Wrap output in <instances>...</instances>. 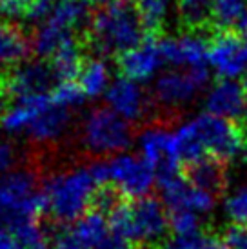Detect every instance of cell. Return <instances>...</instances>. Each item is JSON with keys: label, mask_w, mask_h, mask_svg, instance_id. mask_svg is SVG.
I'll return each instance as SVG.
<instances>
[{"label": "cell", "mask_w": 247, "mask_h": 249, "mask_svg": "<svg viewBox=\"0 0 247 249\" xmlns=\"http://www.w3.org/2000/svg\"><path fill=\"white\" fill-rule=\"evenodd\" d=\"M78 36L86 51H91L98 58H115L127 49L137 48L145 38V31L133 0H118L91 15L88 26Z\"/></svg>", "instance_id": "1"}, {"label": "cell", "mask_w": 247, "mask_h": 249, "mask_svg": "<svg viewBox=\"0 0 247 249\" xmlns=\"http://www.w3.org/2000/svg\"><path fill=\"white\" fill-rule=\"evenodd\" d=\"M107 224L113 236L140 248L155 249L158 242H164L169 228V213L162 202L155 196L122 198L107 213Z\"/></svg>", "instance_id": "2"}, {"label": "cell", "mask_w": 247, "mask_h": 249, "mask_svg": "<svg viewBox=\"0 0 247 249\" xmlns=\"http://www.w3.org/2000/svg\"><path fill=\"white\" fill-rule=\"evenodd\" d=\"M98 184L91 169L76 167L44 180L42 191L48 202V213L56 224H71L88 213Z\"/></svg>", "instance_id": "3"}, {"label": "cell", "mask_w": 247, "mask_h": 249, "mask_svg": "<svg viewBox=\"0 0 247 249\" xmlns=\"http://www.w3.org/2000/svg\"><path fill=\"white\" fill-rule=\"evenodd\" d=\"M48 213V202L38 189L36 169H13L0 175V220L4 224L20 216H38Z\"/></svg>", "instance_id": "4"}, {"label": "cell", "mask_w": 247, "mask_h": 249, "mask_svg": "<svg viewBox=\"0 0 247 249\" xmlns=\"http://www.w3.org/2000/svg\"><path fill=\"white\" fill-rule=\"evenodd\" d=\"M133 125L109 107H95L86 117L80 131V144L91 157L104 159L107 155L127 149L133 142Z\"/></svg>", "instance_id": "5"}, {"label": "cell", "mask_w": 247, "mask_h": 249, "mask_svg": "<svg viewBox=\"0 0 247 249\" xmlns=\"http://www.w3.org/2000/svg\"><path fill=\"white\" fill-rule=\"evenodd\" d=\"M207 78H209L207 66L191 68L187 73L169 71L158 76L151 91L153 104L158 106V118L155 122L171 124L178 117L180 109L191 104L196 93L206 86Z\"/></svg>", "instance_id": "6"}, {"label": "cell", "mask_w": 247, "mask_h": 249, "mask_svg": "<svg viewBox=\"0 0 247 249\" xmlns=\"http://www.w3.org/2000/svg\"><path fill=\"white\" fill-rule=\"evenodd\" d=\"M187 127L191 129L194 139L198 140L207 155H213L226 162L244 157L246 129L238 120L206 113L187 122Z\"/></svg>", "instance_id": "7"}, {"label": "cell", "mask_w": 247, "mask_h": 249, "mask_svg": "<svg viewBox=\"0 0 247 249\" xmlns=\"http://www.w3.org/2000/svg\"><path fill=\"white\" fill-rule=\"evenodd\" d=\"M155 167L137 155H120L109 162V184L117 187L124 198L147 196L155 184Z\"/></svg>", "instance_id": "8"}, {"label": "cell", "mask_w": 247, "mask_h": 249, "mask_svg": "<svg viewBox=\"0 0 247 249\" xmlns=\"http://www.w3.org/2000/svg\"><path fill=\"white\" fill-rule=\"evenodd\" d=\"M140 145L142 157L155 167L158 184L182 173L175 149V135L169 133L167 124L155 122L151 127H147L140 137Z\"/></svg>", "instance_id": "9"}, {"label": "cell", "mask_w": 247, "mask_h": 249, "mask_svg": "<svg viewBox=\"0 0 247 249\" xmlns=\"http://www.w3.org/2000/svg\"><path fill=\"white\" fill-rule=\"evenodd\" d=\"M53 80H56L48 60H31L17 64L4 71V88L9 102L17 98L40 95L53 89Z\"/></svg>", "instance_id": "10"}, {"label": "cell", "mask_w": 247, "mask_h": 249, "mask_svg": "<svg viewBox=\"0 0 247 249\" xmlns=\"http://www.w3.org/2000/svg\"><path fill=\"white\" fill-rule=\"evenodd\" d=\"M209 64L220 78H236L247 71V38L234 31H214L209 36Z\"/></svg>", "instance_id": "11"}, {"label": "cell", "mask_w": 247, "mask_h": 249, "mask_svg": "<svg viewBox=\"0 0 247 249\" xmlns=\"http://www.w3.org/2000/svg\"><path fill=\"white\" fill-rule=\"evenodd\" d=\"M160 51L164 62L171 66H185V68H204L209 62V35L206 33H187L182 35L162 36L160 38Z\"/></svg>", "instance_id": "12"}, {"label": "cell", "mask_w": 247, "mask_h": 249, "mask_svg": "<svg viewBox=\"0 0 247 249\" xmlns=\"http://www.w3.org/2000/svg\"><path fill=\"white\" fill-rule=\"evenodd\" d=\"M158 40L160 38L145 36L137 48L127 49L115 56L120 76L131 78L135 82H144L147 78H151L164 64V56H162Z\"/></svg>", "instance_id": "13"}, {"label": "cell", "mask_w": 247, "mask_h": 249, "mask_svg": "<svg viewBox=\"0 0 247 249\" xmlns=\"http://www.w3.org/2000/svg\"><path fill=\"white\" fill-rule=\"evenodd\" d=\"M160 187H162V196H164L167 213L193 211V213L202 214L211 211L214 208V202H216L213 195L194 187L182 173L160 182Z\"/></svg>", "instance_id": "14"}, {"label": "cell", "mask_w": 247, "mask_h": 249, "mask_svg": "<svg viewBox=\"0 0 247 249\" xmlns=\"http://www.w3.org/2000/svg\"><path fill=\"white\" fill-rule=\"evenodd\" d=\"M106 98L113 111H117L120 117L131 122L147 118L155 106L153 98L135 80L125 76H120L118 80L111 84V88L106 93Z\"/></svg>", "instance_id": "15"}, {"label": "cell", "mask_w": 247, "mask_h": 249, "mask_svg": "<svg viewBox=\"0 0 247 249\" xmlns=\"http://www.w3.org/2000/svg\"><path fill=\"white\" fill-rule=\"evenodd\" d=\"M180 171L194 187L204 189L218 198L229 186V162L220 160L213 155H204L202 159L180 166Z\"/></svg>", "instance_id": "16"}, {"label": "cell", "mask_w": 247, "mask_h": 249, "mask_svg": "<svg viewBox=\"0 0 247 249\" xmlns=\"http://www.w3.org/2000/svg\"><path fill=\"white\" fill-rule=\"evenodd\" d=\"M206 107L213 115L242 122L247 111V93L244 84L236 82L234 78H218L207 95Z\"/></svg>", "instance_id": "17"}, {"label": "cell", "mask_w": 247, "mask_h": 249, "mask_svg": "<svg viewBox=\"0 0 247 249\" xmlns=\"http://www.w3.org/2000/svg\"><path fill=\"white\" fill-rule=\"evenodd\" d=\"M69 122H71V111L51 100V104L33 118L26 133L35 142L46 144V142H53L58 139L68 129Z\"/></svg>", "instance_id": "18"}, {"label": "cell", "mask_w": 247, "mask_h": 249, "mask_svg": "<svg viewBox=\"0 0 247 249\" xmlns=\"http://www.w3.org/2000/svg\"><path fill=\"white\" fill-rule=\"evenodd\" d=\"M86 48L78 35L69 36L55 51V55L48 62L51 66V71L58 82H69L80 76V71L86 62Z\"/></svg>", "instance_id": "19"}, {"label": "cell", "mask_w": 247, "mask_h": 249, "mask_svg": "<svg viewBox=\"0 0 247 249\" xmlns=\"http://www.w3.org/2000/svg\"><path fill=\"white\" fill-rule=\"evenodd\" d=\"M31 53V38L11 20L0 18V64L13 68L22 64Z\"/></svg>", "instance_id": "20"}, {"label": "cell", "mask_w": 247, "mask_h": 249, "mask_svg": "<svg viewBox=\"0 0 247 249\" xmlns=\"http://www.w3.org/2000/svg\"><path fill=\"white\" fill-rule=\"evenodd\" d=\"M214 31H234L247 36V0H213L211 35Z\"/></svg>", "instance_id": "21"}, {"label": "cell", "mask_w": 247, "mask_h": 249, "mask_svg": "<svg viewBox=\"0 0 247 249\" xmlns=\"http://www.w3.org/2000/svg\"><path fill=\"white\" fill-rule=\"evenodd\" d=\"M211 7L213 0H178L176 13L182 31L206 33L211 36Z\"/></svg>", "instance_id": "22"}, {"label": "cell", "mask_w": 247, "mask_h": 249, "mask_svg": "<svg viewBox=\"0 0 247 249\" xmlns=\"http://www.w3.org/2000/svg\"><path fill=\"white\" fill-rule=\"evenodd\" d=\"M73 35H76V33L62 28L56 22L48 18L42 24H38V28L35 29L33 36H31V51L40 60H49L51 56L55 55L56 49Z\"/></svg>", "instance_id": "23"}, {"label": "cell", "mask_w": 247, "mask_h": 249, "mask_svg": "<svg viewBox=\"0 0 247 249\" xmlns=\"http://www.w3.org/2000/svg\"><path fill=\"white\" fill-rule=\"evenodd\" d=\"M145 36L162 38L169 17V0H133Z\"/></svg>", "instance_id": "24"}, {"label": "cell", "mask_w": 247, "mask_h": 249, "mask_svg": "<svg viewBox=\"0 0 247 249\" xmlns=\"http://www.w3.org/2000/svg\"><path fill=\"white\" fill-rule=\"evenodd\" d=\"M71 228L89 249H98L109 238L107 218L96 209H89L88 213H84L78 220H75Z\"/></svg>", "instance_id": "25"}, {"label": "cell", "mask_w": 247, "mask_h": 249, "mask_svg": "<svg viewBox=\"0 0 247 249\" xmlns=\"http://www.w3.org/2000/svg\"><path fill=\"white\" fill-rule=\"evenodd\" d=\"M155 249H229L224 236L214 233L211 229L202 228L185 235H173L165 238Z\"/></svg>", "instance_id": "26"}, {"label": "cell", "mask_w": 247, "mask_h": 249, "mask_svg": "<svg viewBox=\"0 0 247 249\" xmlns=\"http://www.w3.org/2000/svg\"><path fill=\"white\" fill-rule=\"evenodd\" d=\"M28 249H51V235L38 216H20L6 226Z\"/></svg>", "instance_id": "27"}, {"label": "cell", "mask_w": 247, "mask_h": 249, "mask_svg": "<svg viewBox=\"0 0 247 249\" xmlns=\"http://www.w3.org/2000/svg\"><path fill=\"white\" fill-rule=\"evenodd\" d=\"M78 80H80V88L88 97L102 95L107 88V82H109V71H107L106 62L98 56L86 58Z\"/></svg>", "instance_id": "28"}, {"label": "cell", "mask_w": 247, "mask_h": 249, "mask_svg": "<svg viewBox=\"0 0 247 249\" xmlns=\"http://www.w3.org/2000/svg\"><path fill=\"white\" fill-rule=\"evenodd\" d=\"M88 97L84 89L80 88V84H75L73 80H69V82H58L51 89V100L58 106H64V107H78V106H82L84 98Z\"/></svg>", "instance_id": "29"}, {"label": "cell", "mask_w": 247, "mask_h": 249, "mask_svg": "<svg viewBox=\"0 0 247 249\" xmlns=\"http://www.w3.org/2000/svg\"><path fill=\"white\" fill-rule=\"evenodd\" d=\"M226 214L227 218L238 224V226H247V184L238 187L229 198L226 200Z\"/></svg>", "instance_id": "30"}, {"label": "cell", "mask_w": 247, "mask_h": 249, "mask_svg": "<svg viewBox=\"0 0 247 249\" xmlns=\"http://www.w3.org/2000/svg\"><path fill=\"white\" fill-rule=\"evenodd\" d=\"M169 228L175 235H185L193 233L204 228V224L200 222L198 213L193 211H171L169 213Z\"/></svg>", "instance_id": "31"}, {"label": "cell", "mask_w": 247, "mask_h": 249, "mask_svg": "<svg viewBox=\"0 0 247 249\" xmlns=\"http://www.w3.org/2000/svg\"><path fill=\"white\" fill-rule=\"evenodd\" d=\"M33 0H0V18L6 20H17L24 18L28 20Z\"/></svg>", "instance_id": "32"}, {"label": "cell", "mask_w": 247, "mask_h": 249, "mask_svg": "<svg viewBox=\"0 0 247 249\" xmlns=\"http://www.w3.org/2000/svg\"><path fill=\"white\" fill-rule=\"evenodd\" d=\"M51 249H89V248L80 240V236L73 231V228H64L53 236Z\"/></svg>", "instance_id": "33"}, {"label": "cell", "mask_w": 247, "mask_h": 249, "mask_svg": "<svg viewBox=\"0 0 247 249\" xmlns=\"http://www.w3.org/2000/svg\"><path fill=\"white\" fill-rule=\"evenodd\" d=\"M18 149L11 140H0V173L13 171L18 164Z\"/></svg>", "instance_id": "34"}, {"label": "cell", "mask_w": 247, "mask_h": 249, "mask_svg": "<svg viewBox=\"0 0 247 249\" xmlns=\"http://www.w3.org/2000/svg\"><path fill=\"white\" fill-rule=\"evenodd\" d=\"M224 240L229 249H247V228L231 224L224 229Z\"/></svg>", "instance_id": "35"}, {"label": "cell", "mask_w": 247, "mask_h": 249, "mask_svg": "<svg viewBox=\"0 0 247 249\" xmlns=\"http://www.w3.org/2000/svg\"><path fill=\"white\" fill-rule=\"evenodd\" d=\"M0 249H28L7 228H0Z\"/></svg>", "instance_id": "36"}, {"label": "cell", "mask_w": 247, "mask_h": 249, "mask_svg": "<svg viewBox=\"0 0 247 249\" xmlns=\"http://www.w3.org/2000/svg\"><path fill=\"white\" fill-rule=\"evenodd\" d=\"M98 249H144V248H140L137 244L125 242V240L117 238V236H109Z\"/></svg>", "instance_id": "37"}, {"label": "cell", "mask_w": 247, "mask_h": 249, "mask_svg": "<svg viewBox=\"0 0 247 249\" xmlns=\"http://www.w3.org/2000/svg\"><path fill=\"white\" fill-rule=\"evenodd\" d=\"M7 104H9V100L6 97V88H4V71H0V113Z\"/></svg>", "instance_id": "38"}, {"label": "cell", "mask_w": 247, "mask_h": 249, "mask_svg": "<svg viewBox=\"0 0 247 249\" xmlns=\"http://www.w3.org/2000/svg\"><path fill=\"white\" fill-rule=\"evenodd\" d=\"M91 6H107V4H113V2H118V0H86Z\"/></svg>", "instance_id": "39"}, {"label": "cell", "mask_w": 247, "mask_h": 249, "mask_svg": "<svg viewBox=\"0 0 247 249\" xmlns=\"http://www.w3.org/2000/svg\"><path fill=\"white\" fill-rule=\"evenodd\" d=\"M242 84H244V88H246V93H247V73H246V76H244V80H242Z\"/></svg>", "instance_id": "40"}, {"label": "cell", "mask_w": 247, "mask_h": 249, "mask_svg": "<svg viewBox=\"0 0 247 249\" xmlns=\"http://www.w3.org/2000/svg\"><path fill=\"white\" fill-rule=\"evenodd\" d=\"M246 38H247V36H246Z\"/></svg>", "instance_id": "41"}]
</instances>
